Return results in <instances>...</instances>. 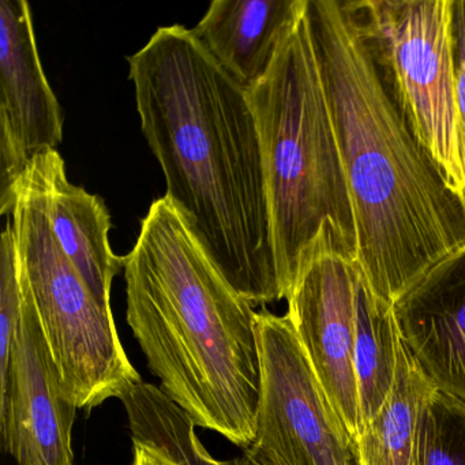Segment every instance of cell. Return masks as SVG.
I'll return each mask as SVG.
<instances>
[{
  "label": "cell",
  "instance_id": "obj_1",
  "mask_svg": "<svg viewBox=\"0 0 465 465\" xmlns=\"http://www.w3.org/2000/svg\"><path fill=\"white\" fill-rule=\"evenodd\" d=\"M141 129L179 209L233 290L282 301L262 148L247 92L182 25L127 58Z\"/></svg>",
  "mask_w": 465,
  "mask_h": 465
},
{
  "label": "cell",
  "instance_id": "obj_2",
  "mask_svg": "<svg viewBox=\"0 0 465 465\" xmlns=\"http://www.w3.org/2000/svg\"><path fill=\"white\" fill-rule=\"evenodd\" d=\"M350 189L355 263L396 306L465 254V203L443 181L391 96L352 2L310 0Z\"/></svg>",
  "mask_w": 465,
  "mask_h": 465
},
{
  "label": "cell",
  "instance_id": "obj_3",
  "mask_svg": "<svg viewBox=\"0 0 465 465\" xmlns=\"http://www.w3.org/2000/svg\"><path fill=\"white\" fill-rule=\"evenodd\" d=\"M124 271L127 323L160 389L195 426L250 448L261 385L257 312L165 195L149 208Z\"/></svg>",
  "mask_w": 465,
  "mask_h": 465
},
{
  "label": "cell",
  "instance_id": "obj_4",
  "mask_svg": "<svg viewBox=\"0 0 465 465\" xmlns=\"http://www.w3.org/2000/svg\"><path fill=\"white\" fill-rule=\"evenodd\" d=\"M262 148L274 261L287 299L321 249L355 262L350 189L310 17L285 34L266 77L247 92Z\"/></svg>",
  "mask_w": 465,
  "mask_h": 465
},
{
  "label": "cell",
  "instance_id": "obj_5",
  "mask_svg": "<svg viewBox=\"0 0 465 465\" xmlns=\"http://www.w3.org/2000/svg\"><path fill=\"white\" fill-rule=\"evenodd\" d=\"M43 154L17 184L12 225L62 382L78 410L91 411L121 400L143 380L127 358L113 312L97 302L54 235Z\"/></svg>",
  "mask_w": 465,
  "mask_h": 465
},
{
  "label": "cell",
  "instance_id": "obj_6",
  "mask_svg": "<svg viewBox=\"0 0 465 465\" xmlns=\"http://www.w3.org/2000/svg\"><path fill=\"white\" fill-rule=\"evenodd\" d=\"M383 80L449 189L465 203L456 2H352Z\"/></svg>",
  "mask_w": 465,
  "mask_h": 465
},
{
  "label": "cell",
  "instance_id": "obj_7",
  "mask_svg": "<svg viewBox=\"0 0 465 465\" xmlns=\"http://www.w3.org/2000/svg\"><path fill=\"white\" fill-rule=\"evenodd\" d=\"M255 331L261 385L252 448L282 465H356L352 440L287 315L257 312Z\"/></svg>",
  "mask_w": 465,
  "mask_h": 465
},
{
  "label": "cell",
  "instance_id": "obj_8",
  "mask_svg": "<svg viewBox=\"0 0 465 465\" xmlns=\"http://www.w3.org/2000/svg\"><path fill=\"white\" fill-rule=\"evenodd\" d=\"M361 282L355 262L321 249L304 261L285 299V315L352 443L363 429L355 371Z\"/></svg>",
  "mask_w": 465,
  "mask_h": 465
},
{
  "label": "cell",
  "instance_id": "obj_9",
  "mask_svg": "<svg viewBox=\"0 0 465 465\" xmlns=\"http://www.w3.org/2000/svg\"><path fill=\"white\" fill-rule=\"evenodd\" d=\"M77 411L62 382L23 272L20 323L6 374L0 377L4 450L18 465H74L72 440Z\"/></svg>",
  "mask_w": 465,
  "mask_h": 465
},
{
  "label": "cell",
  "instance_id": "obj_10",
  "mask_svg": "<svg viewBox=\"0 0 465 465\" xmlns=\"http://www.w3.org/2000/svg\"><path fill=\"white\" fill-rule=\"evenodd\" d=\"M64 113L48 84L25 0L0 2V213L32 163L64 138Z\"/></svg>",
  "mask_w": 465,
  "mask_h": 465
},
{
  "label": "cell",
  "instance_id": "obj_11",
  "mask_svg": "<svg viewBox=\"0 0 465 465\" xmlns=\"http://www.w3.org/2000/svg\"><path fill=\"white\" fill-rule=\"evenodd\" d=\"M405 347L440 393L465 402V254L394 306Z\"/></svg>",
  "mask_w": 465,
  "mask_h": 465
},
{
  "label": "cell",
  "instance_id": "obj_12",
  "mask_svg": "<svg viewBox=\"0 0 465 465\" xmlns=\"http://www.w3.org/2000/svg\"><path fill=\"white\" fill-rule=\"evenodd\" d=\"M304 5L306 0H214L192 34L249 92L268 74Z\"/></svg>",
  "mask_w": 465,
  "mask_h": 465
},
{
  "label": "cell",
  "instance_id": "obj_13",
  "mask_svg": "<svg viewBox=\"0 0 465 465\" xmlns=\"http://www.w3.org/2000/svg\"><path fill=\"white\" fill-rule=\"evenodd\" d=\"M48 216L54 235L70 262L80 272L100 304L111 309V288L124 269V257L110 243L111 216L104 201L67 178L58 149L45 152Z\"/></svg>",
  "mask_w": 465,
  "mask_h": 465
},
{
  "label": "cell",
  "instance_id": "obj_14",
  "mask_svg": "<svg viewBox=\"0 0 465 465\" xmlns=\"http://www.w3.org/2000/svg\"><path fill=\"white\" fill-rule=\"evenodd\" d=\"M435 391L401 339L393 391L353 440L356 465H415L424 408Z\"/></svg>",
  "mask_w": 465,
  "mask_h": 465
},
{
  "label": "cell",
  "instance_id": "obj_15",
  "mask_svg": "<svg viewBox=\"0 0 465 465\" xmlns=\"http://www.w3.org/2000/svg\"><path fill=\"white\" fill-rule=\"evenodd\" d=\"M400 347L401 331L396 309L375 296L361 279L356 323L355 371L363 429L381 412L393 391Z\"/></svg>",
  "mask_w": 465,
  "mask_h": 465
},
{
  "label": "cell",
  "instance_id": "obj_16",
  "mask_svg": "<svg viewBox=\"0 0 465 465\" xmlns=\"http://www.w3.org/2000/svg\"><path fill=\"white\" fill-rule=\"evenodd\" d=\"M121 401L134 445L152 449L173 465H231L206 450L193 419L160 386L141 381Z\"/></svg>",
  "mask_w": 465,
  "mask_h": 465
},
{
  "label": "cell",
  "instance_id": "obj_17",
  "mask_svg": "<svg viewBox=\"0 0 465 465\" xmlns=\"http://www.w3.org/2000/svg\"><path fill=\"white\" fill-rule=\"evenodd\" d=\"M415 465H465V402L435 391L424 408Z\"/></svg>",
  "mask_w": 465,
  "mask_h": 465
},
{
  "label": "cell",
  "instance_id": "obj_18",
  "mask_svg": "<svg viewBox=\"0 0 465 465\" xmlns=\"http://www.w3.org/2000/svg\"><path fill=\"white\" fill-rule=\"evenodd\" d=\"M457 39V81H459V104L461 111L462 126L465 133V25L456 15Z\"/></svg>",
  "mask_w": 465,
  "mask_h": 465
},
{
  "label": "cell",
  "instance_id": "obj_19",
  "mask_svg": "<svg viewBox=\"0 0 465 465\" xmlns=\"http://www.w3.org/2000/svg\"><path fill=\"white\" fill-rule=\"evenodd\" d=\"M231 465H282L279 462L274 461L272 457L266 456L262 451L258 449L250 448L244 449L242 456L236 457V459L231 460Z\"/></svg>",
  "mask_w": 465,
  "mask_h": 465
},
{
  "label": "cell",
  "instance_id": "obj_20",
  "mask_svg": "<svg viewBox=\"0 0 465 465\" xmlns=\"http://www.w3.org/2000/svg\"><path fill=\"white\" fill-rule=\"evenodd\" d=\"M132 465H173L170 460L160 456L152 449L143 445H134V456Z\"/></svg>",
  "mask_w": 465,
  "mask_h": 465
},
{
  "label": "cell",
  "instance_id": "obj_21",
  "mask_svg": "<svg viewBox=\"0 0 465 465\" xmlns=\"http://www.w3.org/2000/svg\"><path fill=\"white\" fill-rule=\"evenodd\" d=\"M456 15L465 25V0L464 2H456Z\"/></svg>",
  "mask_w": 465,
  "mask_h": 465
}]
</instances>
